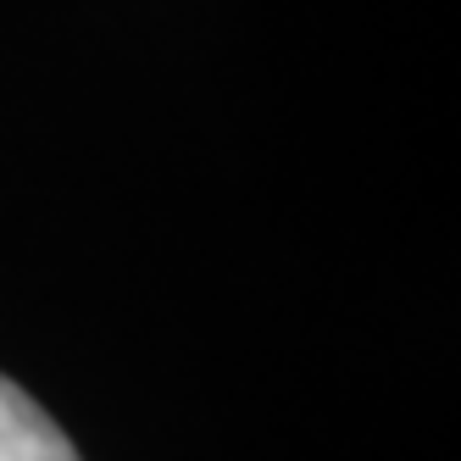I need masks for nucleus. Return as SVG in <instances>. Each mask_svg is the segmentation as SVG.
<instances>
[{
  "mask_svg": "<svg viewBox=\"0 0 461 461\" xmlns=\"http://www.w3.org/2000/svg\"><path fill=\"white\" fill-rule=\"evenodd\" d=\"M0 461H78L68 434L12 378H0Z\"/></svg>",
  "mask_w": 461,
  "mask_h": 461,
  "instance_id": "obj_1",
  "label": "nucleus"
}]
</instances>
